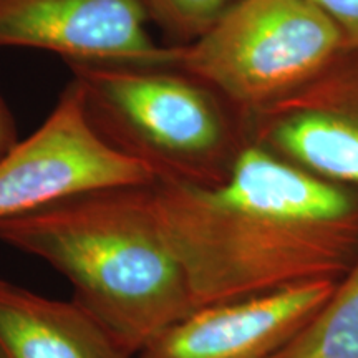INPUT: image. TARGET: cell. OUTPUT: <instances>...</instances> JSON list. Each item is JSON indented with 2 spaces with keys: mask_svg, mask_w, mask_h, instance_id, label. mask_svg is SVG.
<instances>
[{
  "mask_svg": "<svg viewBox=\"0 0 358 358\" xmlns=\"http://www.w3.org/2000/svg\"><path fill=\"white\" fill-rule=\"evenodd\" d=\"M163 229L196 308L319 280L358 261V189L294 166L259 145L222 185L155 181Z\"/></svg>",
  "mask_w": 358,
  "mask_h": 358,
  "instance_id": "obj_1",
  "label": "cell"
},
{
  "mask_svg": "<svg viewBox=\"0 0 358 358\" xmlns=\"http://www.w3.org/2000/svg\"><path fill=\"white\" fill-rule=\"evenodd\" d=\"M0 243L55 268L75 301L136 355L196 310L155 182L85 192L0 221Z\"/></svg>",
  "mask_w": 358,
  "mask_h": 358,
  "instance_id": "obj_2",
  "label": "cell"
},
{
  "mask_svg": "<svg viewBox=\"0 0 358 358\" xmlns=\"http://www.w3.org/2000/svg\"><path fill=\"white\" fill-rule=\"evenodd\" d=\"M88 120L158 182L214 187L252 145L249 124L211 87L173 65L66 64Z\"/></svg>",
  "mask_w": 358,
  "mask_h": 358,
  "instance_id": "obj_3",
  "label": "cell"
},
{
  "mask_svg": "<svg viewBox=\"0 0 358 358\" xmlns=\"http://www.w3.org/2000/svg\"><path fill=\"white\" fill-rule=\"evenodd\" d=\"M171 64L211 87L248 122L345 52L342 30L313 0H237Z\"/></svg>",
  "mask_w": 358,
  "mask_h": 358,
  "instance_id": "obj_4",
  "label": "cell"
},
{
  "mask_svg": "<svg viewBox=\"0 0 358 358\" xmlns=\"http://www.w3.org/2000/svg\"><path fill=\"white\" fill-rule=\"evenodd\" d=\"M151 182L145 164L96 133L70 80L43 123L0 158V221L85 192Z\"/></svg>",
  "mask_w": 358,
  "mask_h": 358,
  "instance_id": "obj_5",
  "label": "cell"
},
{
  "mask_svg": "<svg viewBox=\"0 0 358 358\" xmlns=\"http://www.w3.org/2000/svg\"><path fill=\"white\" fill-rule=\"evenodd\" d=\"M250 140L303 171L358 189V50L248 118Z\"/></svg>",
  "mask_w": 358,
  "mask_h": 358,
  "instance_id": "obj_6",
  "label": "cell"
},
{
  "mask_svg": "<svg viewBox=\"0 0 358 358\" xmlns=\"http://www.w3.org/2000/svg\"><path fill=\"white\" fill-rule=\"evenodd\" d=\"M140 0H0V48H34L65 64L169 65L173 47L148 30Z\"/></svg>",
  "mask_w": 358,
  "mask_h": 358,
  "instance_id": "obj_7",
  "label": "cell"
},
{
  "mask_svg": "<svg viewBox=\"0 0 358 358\" xmlns=\"http://www.w3.org/2000/svg\"><path fill=\"white\" fill-rule=\"evenodd\" d=\"M337 282L319 280L199 307L151 338L138 358H272L320 310Z\"/></svg>",
  "mask_w": 358,
  "mask_h": 358,
  "instance_id": "obj_8",
  "label": "cell"
},
{
  "mask_svg": "<svg viewBox=\"0 0 358 358\" xmlns=\"http://www.w3.org/2000/svg\"><path fill=\"white\" fill-rule=\"evenodd\" d=\"M73 297L58 301L0 277V358H134Z\"/></svg>",
  "mask_w": 358,
  "mask_h": 358,
  "instance_id": "obj_9",
  "label": "cell"
},
{
  "mask_svg": "<svg viewBox=\"0 0 358 358\" xmlns=\"http://www.w3.org/2000/svg\"><path fill=\"white\" fill-rule=\"evenodd\" d=\"M272 358H358V261L320 310Z\"/></svg>",
  "mask_w": 358,
  "mask_h": 358,
  "instance_id": "obj_10",
  "label": "cell"
},
{
  "mask_svg": "<svg viewBox=\"0 0 358 358\" xmlns=\"http://www.w3.org/2000/svg\"><path fill=\"white\" fill-rule=\"evenodd\" d=\"M148 20L168 38V45L198 40L237 0H140Z\"/></svg>",
  "mask_w": 358,
  "mask_h": 358,
  "instance_id": "obj_11",
  "label": "cell"
},
{
  "mask_svg": "<svg viewBox=\"0 0 358 358\" xmlns=\"http://www.w3.org/2000/svg\"><path fill=\"white\" fill-rule=\"evenodd\" d=\"M342 30L345 50H358V0H313Z\"/></svg>",
  "mask_w": 358,
  "mask_h": 358,
  "instance_id": "obj_12",
  "label": "cell"
},
{
  "mask_svg": "<svg viewBox=\"0 0 358 358\" xmlns=\"http://www.w3.org/2000/svg\"><path fill=\"white\" fill-rule=\"evenodd\" d=\"M17 141H19V133H17L15 118L6 98L0 93V158L6 156Z\"/></svg>",
  "mask_w": 358,
  "mask_h": 358,
  "instance_id": "obj_13",
  "label": "cell"
}]
</instances>
